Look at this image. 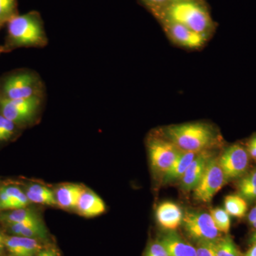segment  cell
I'll return each instance as SVG.
<instances>
[{"instance_id": "6da1fadb", "label": "cell", "mask_w": 256, "mask_h": 256, "mask_svg": "<svg viewBox=\"0 0 256 256\" xmlns=\"http://www.w3.org/2000/svg\"><path fill=\"white\" fill-rule=\"evenodd\" d=\"M162 136L183 152L198 153L213 150L222 143V136L212 124L188 122L171 124L162 130Z\"/></svg>"}, {"instance_id": "7a4b0ae2", "label": "cell", "mask_w": 256, "mask_h": 256, "mask_svg": "<svg viewBox=\"0 0 256 256\" xmlns=\"http://www.w3.org/2000/svg\"><path fill=\"white\" fill-rule=\"evenodd\" d=\"M158 21L166 20L210 36L215 23L204 0H188L171 2L152 14Z\"/></svg>"}, {"instance_id": "3957f363", "label": "cell", "mask_w": 256, "mask_h": 256, "mask_svg": "<svg viewBox=\"0 0 256 256\" xmlns=\"http://www.w3.org/2000/svg\"><path fill=\"white\" fill-rule=\"evenodd\" d=\"M6 52L16 48H44L48 38L43 20L36 12L16 14L8 22Z\"/></svg>"}, {"instance_id": "277c9868", "label": "cell", "mask_w": 256, "mask_h": 256, "mask_svg": "<svg viewBox=\"0 0 256 256\" xmlns=\"http://www.w3.org/2000/svg\"><path fill=\"white\" fill-rule=\"evenodd\" d=\"M0 96L10 100L46 97V87L40 74L30 69H21L0 80Z\"/></svg>"}, {"instance_id": "5b68a950", "label": "cell", "mask_w": 256, "mask_h": 256, "mask_svg": "<svg viewBox=\"0 0 256 256\" xmlns=\"http://www.w3.org/2000/svg\"><path fill=\"white\" fill-rule=\"evenodd\" d=\"M146 146L152 168L162 178L183 152L161 134L150 136Z\"/></svg>"}, {"instance_id": "8992f818", "label": "cell", "mask_w": 256, "mask_h": 256, "mask_svg": "<svg viewBox=\"0 0 256 256\" xmlns=\"http://www.w3.org/2000/svg\"><path fill=\"white\" fill-rule=\"evenodd\" d=\"M45 98L10 100L0 96V114L18 126L33 122L42 110Z\"/></svg>"}, {"instance_id": "52a82bcc", "label": "cell", "mask_w": 256, "mask_h": 256, "mask_svg": "<svg viewBox=\"0 0 256 256\" xmlns=\"http://www.w3.org/2000/svg\"><path fill=\"white\" fill-rule=\"evenodd\" d=\"M184 230L195 242L201 240L215 242L222 237L210 214L202 210H188L184 214Z\"/></svg>"}, {"instance_id": "ba28073f", "label": "cell", "mask_w": 256, "mask_h": 256, "mask_svg": "<svg viewBox=\"0 0 256 256\" xmlns=\"http://www.w3.org/2000/svg\"><path fill=\"white\" fill-rule=\"evenodd\" d=\"M226 182L218 164V156H213L208 161L200 182L192 191L194 198L203 203L210 202Z\"/></svg>"}, {"instance_id": "9c48e42d", "label": "cell", "mask_w": 256, "mask_h": 256, "mask_svg": "<svg viewBox=\"0 0 256 256\" xmlns=\"http://www.w3.org/2000/svg\"><path fill=\"white\" fill-rule=\"evenodd\" d=\"M218 164L227 182L242 178L249 165V154L239 144H234L224 150L218 156Z\"/></svg>"}, {"instance_id": "30bf717a", "label": "cell", "mask_w": 256, "mask_h": 256, "mask_svg": "<svg viewBox=\"0 0 256 256\" xmlns=\"http://www.w3.org/2000/svg\"><path fill=\"white\" fill-rule=\"evenodd\" d=\"M159 22L170 40L178 46L190 50L201 48L210 37L208 35L198 33L178 24L166 20Z\"/></svg>"}, {"instance_id": "8fae6325", "label": "cell", "mask_w": 256, "mask_h": 256, "mask_svg": "<svg viewBox=\"0 0 256 256\" xmlns=\"http://www.w3.org/2000/svg\"><path fill=\"white\" fill-rule=\"evenodd\" d=\"M214 156L213 151L207 150L197 153L194 159L188 166L184 174L180 178V186L185 192H191L194 190L200 182L208 161Z\"/></svg>"}, {"instance_id": "7c38bea8", "label": "cell", "mask_w": 256, "mask_h": 256, "mask_svg": "<svg viewBox=\"0 0 256 256\" xmlns=\"http://www.w3.org/2000/svg\"><path fill=\"white\" fill-rule=\"evenodd\" d=\"M158 239L170 256H196V248L175 230H166Z\"/></svg>"}, {"instance_id": "4fadbf2b", "label": "cell", "mask_w": 256, "mask_h": 256, "mask_svg": "<svg viewBox=\"0 0 256 256\" xmlns=\"http://www.w3.org/2000/svg\"><path fill=\"white\" fill-rule=\"evenodd\" d=\"M184 214L176 204L165 202L156 210L158 223L166 230H175L182 223Z\"/></svg>"}, {"instance_id": "5bb4252c", "label": "cell", "mask_w": 256, "mask_h": 256, "mask_svg": "<svg viewBox=\"0 0 256 256\" xmlns=\"http://www.w3.org/2000/svg\"><path fill=\"white\" fill-rule=\"evenodd\" d=\"M5 248L12 256H36L42 250L38 240L26 237H5Z\"/></svg>"}, {"instance_id": "9a60e30c", "label": "cell", "mask_w": 256, "mask_h": 256, "mask_svg": "<svg viewBox=\"0 0 256 256\" xmlns=\"http://www.w3.org/2000/svg\"><path fill=\"white\" fill-rule=\"evenodd\" d=\"M76 210L82 216L95 217L105 212L106 204L95 192L84 188L79 198Z\"/></svg>"}, {"instance_id": "2e32d148", "label": "cell", "mask_w": 256, "mask_h": 256, "mask_svg": "<svg viewBox=\"0 0 256 256\" xmlns=\"http://www.w3.org/2000/svg\"><path fill=\"white\" fill-rule=\"evenodd\" d=\"M84 188L74 184L62 185L56 192V204L64 210H76L79 198Z\"/></svg>"}, {"instance_id": "e0dca14e", "label": "cell", "mask_w": 256, "mask_h": 256, "mask_svg": "<svg viewBox=\"0 0 256 256\" xmlns=\"http://www.w3.org/2000/svg\"><path fill=\"white\" fill-rule=\"evenodd\" d=\"M11 233L18 236L37 239L46 238L47 232L40 218L9 225Z\"/></svg>"}, {"instance_id": "ac0fdd59", "label": "cell", "mask_w": 256, "mask_h": 256, "mask_svg": "<svg viewBox=\"0 0 256 256\" xmlns=\"http://www.w3.org/2000/svg\"><path fill=\"white\" fill-rule=\"evenodd\" d=\"M197 153L182 152L178 159L172 165L170 170L163 175L162 180L164 184L174 182L180 181V178L184 174L188 166L191 164L192 160L194 159Z\"/></svg>"}, {"instance_id": "d6986e66", "label": "cell", "mask_w": 256, "mask_h": 256, "mask_svg": "<svg viewBox=\"0 0 256 256\" xmlns=\"http://www.w3.org/2000/svg\"><path fill=\"white\" fill-rule=\"evenodd\" d=\"M239 196L245 200H256V168L246 173L238 182Z\"/></svg>"}, {"instance_id": "ffe728a7", "label": "cell", "mask_w": 256, "mask_h": 256, "mask_svg": "<svg viewBox=\"0 0 256 256\" xmlns=\"http://www.w3.org/2000/svg\"><path fill=\"white\" fill-rule=\"evenodd\" d=\"M224 206L227 213L232 216L242 218L246 213L247 202L239 195H228L225 198Z\"/></svg>"}, {"instance_id": "44dd1931", "label": "cell", "mask_w": 256, "mask_h": 256, "mask_svg": "<svg viewBox=\"0 0 256 256\" xmlns=\"http://www.w3.org/2000/svg\"><path fill=\"white\" fill-rule=\"evenodd\" d=\"M1 218L4 223L8 224V226L40 218L34 210L26 208L14 210L13 212L3 214Z\"/></svg>"}, {"instance_id": "7402d4cb", "label": "cell", "mask_w": 256, "mask_h": 256, "mask_svg": "<svg viewBox=\"0 0 256 256\" xmlns=\"http://www.w3.org/2000/svg\"><path fill=\"white\" fill-rule=\"evenodd\" d=\"M216 256H242L235 242L229 236H222L214 242Z\"/></svg>"}, {"instance_id": "603a6c76", "label": "cell", "mask_w": 256, "mask_h": 256, "mask_svg": "<svg viewBox=\"0 0 256 256\" xmlns=\"http://www.w3.org/2000/svg\"><path fill=\"white\" fill-rule=\"evenodd\" d=\"M210 215L218 232L228 234L230 228V218L226 210L222 208H214L210 210Z\"/></svg>"}, {"instance_id": "cb8c5ba5", "label": "cell", "mask_w": 256, "mask_h": 256, "mask_svg": "<svg viewBox=\"0 0 256 256\" xmlns=\"http://www.w3.org/2000/svg\"><path fill=\"white\" fill-rule=\"evenodd\" d=\"M5 190L11 198L12 210L26 208L30 202L26 193H24L20 188L16 186H8L5 188Z\"/></svg>"}, {"instance_id": "d4e9b609", "label": "cell", "mask_w": 256, "mask_h": 256, "mask_svg": "<svg viewBox=\"0 0 256 256\" xmlns=\"http://www.w3.org/2000/svg\"><path fill=\"white\" fill-rule=\"evenodd\" d=\"M18 124L0 114V142L10 140L16 132Z\"/></svg>"}, {"instance_id": "484cf974", "label": "cell", "mask_w": 256, "mask_h": 256, "mask_svg": "<svg viewBox=\"0 0 256 256\" xmlns=\"http://www.w3.org/2000/svg\"><path fill=\"white\" fill-rule=\"evenodd\" d=\"M16 0H0V24L8 22L16 15Z\"/></svg>"}, {"instance_id": "4316f807", "label": "cell", "mask_w": 256, "mask_h": 256, "mask_svg": "<svg viewBox=\"0 0 256 256\" xmlns=\"http://www.w3.org/2000/svg\"><path fill=\"white\" fill-rule=\"evenodd\" d=\"M196 256H216V254L214 242L210 240H201L195 242Z\"/></svg>"}, {"instance_id": "83f0119b", "label": "cell", "mask_w": 256, "mask_h": 256, "mask_svg": "<svg viewBox=\"0 0 256 256\" xmlns=\"http://www.w3.org/2000/svg\"><path fill=\"white\" fill-rule=\"evenodd\" d=\"M144 256H170L159 239L152 242L146 249Z\"/></svg>"}, {"instance_id": "f1b7e54d", "label": "cell", "mask_w": 256, "mask_h": 256, "mask_svg": "<svg viewBox=\"0 0 256 256\" xmlns=\"http://www.w3.org/2000/svg\"><path fill=\"white\" fill-rule=\"evenodd\" d=\"M140 2L152 14L163 9L172 2L171 0H140Z\"/></svg>"}, {"instance_id": "f546056e", "label": "cell", "mask_w": 256, "mask_h": 256, "mask_svg": "<svg viewBox=\"0 0 256 256\" xmlns=\"http://www.w3.org/2000/svg\"><path fill=\"white\" fill-rule=\"evenodd\" d=\"M0 210H12V203L5 188L0 190Z\"/></svg>"}, {"instance_id": "4dcf8cb0", "label": "cell", "mask_w": 256, "mask_h": 256, "mask_svg": "<svg viewBox=\"0 0 256 256\" xmlns=\"http://www.w3.org/2000/svg\"><path fill=\"white\" fill-rule=\"evenodd\" d=\"M248 153L249 156H252L254 159L256 160V136H252L247 144Z\"/></svg>"}, {"instance_id": "1f68e13d", "label": "cell", "mask_w": 256, "mask_h": 256, "mask_svg": "<svg viewBox=\"0 0 256 256\" xmlns=\"http://www.w3.org/2000/svg\"><path fill=\"white\" fill-rule=\"evenodd\" d=\"M248 218L249 223L256 229V206L250 210Z\"/></svg>"}, {"instance_id": "d6a6232c", "label": "cell", "mask_w": 256, "mask_h": 256, "mask_svg": "<svg viewBox=\"0 0 256 256\" xmlns=\"http://www.w3.org/2000/svg\"><path fill=\"white\" fill-rule=\"evenodd\" d=\"M36 256H58L56 252L52 248L42 249Z\"/></svg>"}, {"instance_id": "836d02e7", "label": "cell", "mask_w": 256, "mask_h": 256, "mask_svg": "<svg viewBox=\"0 0 256 256\" xmlns=\"http://www.w3.org/2000/svg\"><path fill=\"white\" fill-rule=\"evenodd\" d=\"M244 256H256V244H252Z\"/></svg>"}, {"instance_id": "e575fe53", "label": "cell", "mask_w": 256, "mask_h": 256, "mask_svg": "<svg viewBox=\"0 0 256 256\" xmlns=\"http://www.w3.org/2000/svg\"><path fill=\"white\" fill-rule=\"evenodd\" d=\"M5 236L2 233L0 232V254L2 252L3 249L5 247L4 244Z\"/></svg>"}, {"instance_id": "d590c367", "label": "cell", "mask_w": 256, "mask_h": 256, "mask_svg": "<svg viewBox=\"0 0 256 256\" xmlns=\"http://www.w3.org/2000/svg\"><path fill=\"white\" fill-rule=\"evenodd\" d=\"M252 244H256V232L254 234V235H252Z\"/></svg>"}, {"instance_id": "8d00e7d4", "label": "cell", "mask_w": 256, "mask_h": 256, "mask_svg": "<svg viewBox=\"0 0 256 256\" xmlns=\"http://www.w3.org/2000/svg\"><path fill=\"white\" fill-rule=\"evenodd\" d=\"M4 52H6V50H4V46H0V54L2 53H4Z\"/></svg>"}, {"instance_id": "74e56055", "label": "cell", "mask_w": 256, "mask_h": 256, "mask_svg": "<svg viewBox=\"0 0 256 256\" xmlns=\"http://www.w3.org/2000/svg\"><path fill=\"white\" fill-rule=\"evenodd\" d=\"M182 1H188V0H171L172 2H182Z\"/></svg>"}, {"instance_id": "f35d334b", "label": "cell", "mask_w": 256, "mask_h": 256, "mask_svg": "<svg viewBox=\"0 0 256 256\" xmlns=\"http://www.w3.org/2000/svg\"><path fill=\"white\" fill-rule=\"evenodd\" d=\"M2 25V24H0V28H1Z\"/></svg>"}]
</instances>
